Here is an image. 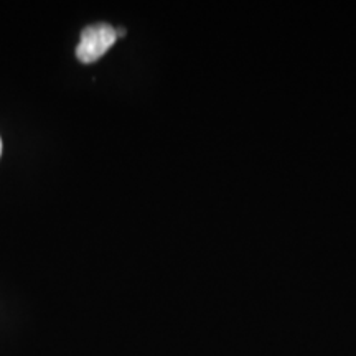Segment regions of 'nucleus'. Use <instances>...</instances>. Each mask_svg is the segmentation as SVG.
<instances>
[{
	"mask_svg": "<svg viewBox=\"0 0 356 356\" xmlns=\"http://www.w3.org/2000/svg\"><path fill=\"white\" fill-rule=\"evenodd\" d=\"M118 40L114 26L104 22L89 25L81 32V38L76 47V56L83 63H95L109 51Z\"/></svg>",
	"mask_w": 356,
	"mask_h": 356,
	"instance_id": "nucleus-1",
	"label": "nucleus"
},
{
	"mask_svg": "<svg viewBox=\"0 0 356 356\" xmlns=\"http://www.w3.org/2000/svg\"><path fill=\"white\" fill-rule=\"evenodd\" d=\"M0 155H2V140H0Z\"/></svg>",
	"mask_w": 356,
	"mask_h": 356,
	"instance_id": "nucleus-2",
	"label": "nucleus"
}]
</instances>
